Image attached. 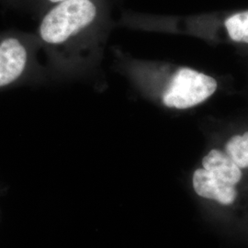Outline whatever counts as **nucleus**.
<instances>
[{
    "label": "nucleus",
    "mask_w": 248,
    "mask_h": 248,
    "mask_svg": "<svg viewBox=\"0 0 248 248\" xmlns=\"http://www.w3.org/2000/svg\"><path fill=\"white\" fill-rule=\"evenodd\" d=\"M244 171L224 151L213 149L204 156L202 169L193 173V188L200 197L236 209L247 194Z\"/></svg>",
    "instance_id": "f257e3e1"
},
{
    "label": "nucleus",
    "mask_w": 248,
    "mask_h": 248,
    "mask_svg": "<svg viewBox=\"0 0 248 248\" xmlns=\"http://www.w3.org/2000/svg\"><path fill=\"white\" fill-rule=\"evenodd\" d=\"M95 0H66L55 4L41 21L39 34L49 45H61L91 26L98 17Z\"/></svg>",
    "instance_id": "f03ea898"
},
{
    "label": "nucleus",
    "mask_w": 248,
    "mask_h": 248,
    "mask_svg": "<svg viewBox=\"0 0 248 248\" xmlns=\"http://www.w3.org/2000/svg\"><path fill=\"white\" fill-rule=\"evenodd\" d=\"M218 83L213 77L190 68H181L175 74L163 95L169 108L185 109L202 103L216 92Z\"/></svg>",
    "instance_id": "7ed1b4c3"
},
{
    "label": "nucleus",
    "mask_w": 248,
    "mask_h": 248,
    "mask_svg": "<svg viewBox=\"0 0 248 248\" xmlns=\"http://www.w3.org/2000/svg\"><path fill=\"white\" fill-rule=\"evenodd\" d=\"M28 52L18 39L9 37L0 43V88L18 79L25 70Z\"/></svg>",
    "instance_id": "20e7f679"
},
{
    "label": "nucleus",
    "mask_w": 248,
    "mask_h": 248,
    "mask_svg": "<svg viewBox=\"0 0 248 248\" xmlns=\"http://www.w3.org/2000/svg\"><path fill=\"white\" fill-rule=\"evenodd\" d=\"M222 27L232 43L248 46V9L230 13L223 18Z\"/></svg>",
    "instance_id": "39448f33"
},
{
    "label": "nucleus",
    "mask_w": 248,
    "mask_h": 248,
    "mask_svg": "<svg viewBox=\"0 0 248 248\" xmlns=\"http://www.w3.org/2000/svg\"><path fill=\"white\" fill-rule=\"evenodd\" d=\"M224 152L239 168L248 170V127L231 134L224 143Z\"/></svg>",
    "instance_id": "423d86ee"
},
{
    "label": "nucleus",
    "mask_w": 248,
    "mask_h": 248,
    "mask_svg": "<svg viewBox=\"0 0 248 248\" xmlns=\"http://www.w3.org/2000/svg\"><path fill=\"white\" fill-rule=\"evenodd\" d=\"M46 1L47 3H50V4H58V3H60V2H62V1H66V0H45Z\"/></svg>",
    "instance_id": "0eeeda50"
}]
</instances>
